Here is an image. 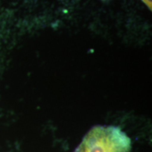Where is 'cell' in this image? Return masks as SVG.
Wrapping results in <instances>:
<instances>
[{
    "instance_id": "cell-1",
    "label": "cell",
    "mask_w": 152,
    "mask_h": 152,
    "mask_svg": "<svg viewBox=\"0 0 152 152\" xmlns=\"http://www.w3.org/2000/svg\"><path fill=\"white\" fill-rule=\"evenodd\" d=\"M130 140L120 129L96 127L89 132L75 152H130Z\"/></svg>"
}]
</instances>
